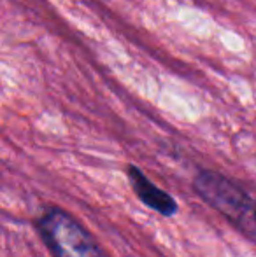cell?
I'll use <instances>...</instances> for the list:
<instances>
[{
  "label": "cell",
  "instance_id": "3957f363",
  "mask_svg": "<svg viewBox=\"0 0 256 257\" xmlns=\"http://www.w3.org/2000/svg\"><path fill=\"white\" fill-rule=\"evenodd\" d=\"M127 175H128V182H130V186H132L135 196L139 198L147 208L154 210V212H158L163 217H172L178 213V210H179L178 201H176L167 191H163L161 187H158L156 184L151 182L142 170L130 165L127 168Z\"/></svg>",
  "mask_w": 256,
  "mask_h": 257
},
{
  "label": "cell",
  "instance_id": "7a4b0ae2",
  "mask_svg": "<svg viewBox=\"0 0 256 257\" xmlns=\"http://www.w3.org/2000/svg\"><path fill=\"white\" fill-rule=\"evenodd\" d=\"M37 229L53 257H107L90 231L62 208L48 206Z\"/></svg>",
  "mask_w": 256,
  "mask_h": 257
},
{
  "label": "cell",
  "instance_id": "6da1fadb",
  "mask_svg": "<svg viewBox=\"0 0 256 257\" xmlns=\"http://www.w3.org/2000/svg\"><path fill=\"white\" fill-rule=\"evenodd\" d=\"M193 189L209 206L256 241V200L239 184L214 170H200L193 179Z\"/></svg>",
  "mask_w": 256,
  "mask_h": 257
}]
</instances>
